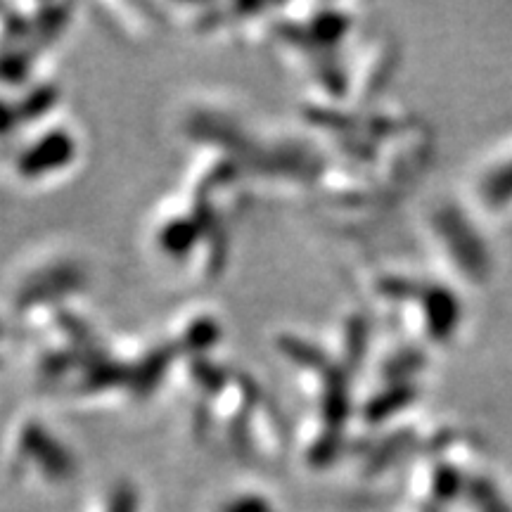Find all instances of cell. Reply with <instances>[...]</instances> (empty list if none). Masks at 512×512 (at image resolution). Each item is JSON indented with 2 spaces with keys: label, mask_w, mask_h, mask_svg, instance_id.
I'll return each mask as SVG.
<instances>
[{
  "label": "cell",
  "mask_w": 512,
  "mask_h": 512,
  "mask_svg": "<svg viewBox=\"0 0 512 512\" xmlns=\"http://www.w3.org/2000/svg\"><path fill=\"white\" fill-rule=\"evenodd\" d=\"M83 138L79 126L57 117L41 121L36 131L17 138V147L5 155V169L12 183L22 188H46L60 183L79 169Z\"/></svg>",
  "instance_id": "6da1fadb"
},
{
  "label": "cell",
  "mask_w": 512,
  "mask_h": 512,
  "mask_svg": "<svg viewBox=\"0 0 512 512\" xmlns=\"http://www.w3.org/2000/svg\"><path fill=\"white\" fill-rule=\"evenodd\" d=\"M8 344H10V325L8 320L0 316V368H3L5 356H8Z\"/></svg>",
  "instance_id": "7a4b0ae2"
}]
</instances>
